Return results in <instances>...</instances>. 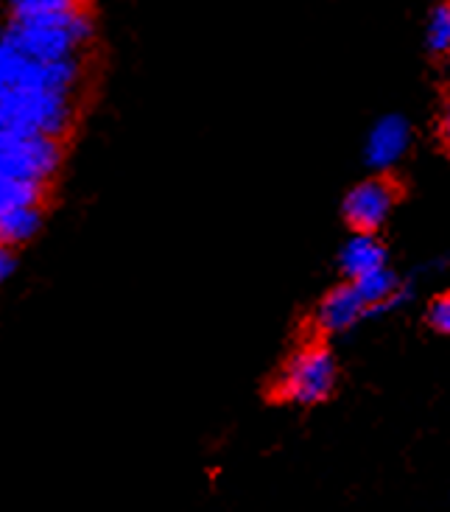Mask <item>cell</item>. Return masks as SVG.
<instances>
[{"label":"cell","instance_id":"obj_10","mask_svg":"<svg viewBox=\"0 0 450 512\" xmlns=\"http://www.w3.org/2000/svg\"><path fill=\"white\" fill-rule=\"evenodd\" d=\"M358 291H361V297L367 300L369 311H386V308H392V305L403 297V286H400V280L392 269H378V272H369V275L358 277L353 280Z\"/></svg>","mask_w":450,"mask_h":512},{"label":"cell","instance_id":"obj_13","mask_svg":"<svg viewBox=\"0 0 450 512\" xmlns=\"http://www.w3.org/2000/svg\"><path fill=\"white\" fill-rule=\"evenodd\" d=\"M82 0H12L14 17H40V14H59L79 9Z\"/></svg>","mask_w":450,"mask_h":512},{"label":"cell","instance_id":"obj_2","mask_svg":"<svg viewBox=\"0 0 450 512\" xmlns=\"http://www.w3.org/2000/svg\"><path fill=\"white\" fill-rule=\"evenodd\" d=\"M73 118V93L37 87H0V129L65 138Z\"/></svg>","mask_w":450,"mask_h":512},{"label":"cell","instance_id":"obj_16","mask_svg":"<svg viewBox=\"0 0 450 512\" xmlns=\"http://www.w3.org/2000/svg\"><path fill=\"white\" fill-rule=\"evenodd\" d=\"M439 135H442V140H445V146H450V101L445 104L442 118H439Z\"/></svg>","mask_w":450,"mask_h":512},{"label":"cell","instance_id":"obj_8","mask_svg":"<svg viewBox=\"0 0 450 512\" xmlns=\"http://www.w3.org/2000/svg\"><path fill=\"white\" fill-rule=\"evenodd\" d=\"M411 143V129L406 124V118H400V115H386L381 118L378 124L369 129V138H367V163L372 168H392L406 154Z\"/></svg>","mask_w":450,"mask_h":512},{"label":"cell","instance_id":"obj_4","mask_svg":"<svg viewBox=\"0 0 450 512\" xmlns=\"http://www.w3.org/2000/svg\"><path fill=\"white\" fill-rule=\"evenodd\" d=\"M62 160L59 138L42 132L0 129V177L3 180H51Z\"/></svg>","mask_w":450,"mask_h":512},{"label":"cell","instance_id":"obj_17","mask_svg":"<svg viewBox=\"0 0 450 512\" xmlns=\"http://www.w3.org/2000/svg\"><path fill=\"white\" fill-rule=\"evenodd\" d=\"M12 269H14V258H12V252H9V247H6V250L0 252V275L9 277L12 275Z\"/></svg>","mask_w":450,"mask_h":512},{"label":"cell","instance_id":"obj_5","mask_svg":"<svg viewBox=\"0 0 450 512\" xmlns=\"http://www.w3.org/2000/svg\"><path fill=\"white\" fill-rule=\"evenodd\" d=\"M79 82L76 56L59 62H37L17 48L0 42V87H37V90H65L73 93Z\"/></svg>","mask_w":450,"mask_h":512},{"label":"cell","instance_id":"obj_9","mask_svg":"<svg viewBox=\"0 0 450 512\" xmlns=\"http://www.w3.org/2000/svg\"><path fill=\"white\" fill-rule=\"evenodd\" d=\"M344 280H358V277L378 272L386 266V247L375 233H355L339 255Z\"/></svg>","mask_w":450,"mask_h":512},{"label":"cell","instance_id":"obj_14","mask_svg":"<svg viewBox=\"0 0 450 512\" xmlns=\"http://www.w3.org/2000/svg\"><path fill=\"white\" fill-rule=\"evenodd\" d=\"M428 48L434 54H450V3L437 6L428 23Z\"/></svg>","mask_w":450,"mask_h":512},{"label":"cell","instance_id":"obj_1","mask_svg":"<svg viewBox=\"0 0 450 512\" xmlns=\"http://www.w3.org/2000/svg\"><path fill=\"white\" fill-rule=\"evenodd\" d=\"M93 37V17L79 6L70 12L40 14V17H14L3 42L37 62L70 59L76 48Z\"/></svg>","mask_w":450,"mask_h":512},{"label":"cell","instance_id":"obj_12","mask_svg":"<svg viewBox=\"0 0 450 512\" xmlns=\"http://www.w3.org/2000/svg\"><path fill=\"white\" fill-rule=\"evenodd\" d=\"M45 185L34 180H3L0 177V210L40 208Z\"/></svg>","mask_w":450,"mask_h":512},{"label":"cell","instance_id":"obj_15","mask_svg":"<svg viewBox=\"0 0 450 512\" xmlns=\"http://www.w3.org/2000/svg\"><path fill=\"white\" fill-rule=\"evenodd\" d=\"M425 322H428V328H431V331L450 336V291L439 294V297H434V300L428 303Z\"/></svg>","mask_w":450,"mask_h":512},{"label":"cell","instance_id":"obj_3","mask_svg":"<svg viewBox=\"0 0 450 512\" xmlns=\"http://www.w3.org/2000/svg\"><path fill=\"white\" fill-rule=\"evenodd\" d=\"M336 378H339V367L330 347L311 342V345H302L280 370L274 381V398L314 406V403L328 401L336 387Z\"/></svg>","mask_w":450,"mask_h":512},{"label":"cell","instance_id":"obj_6","mask_svg":"<svg viewBox=\"0 0 450 512\" xmlns=\"http://www.w3.org/2000/svg\"><path fill=\"white\" fill-rule=\"evenodd\" d=\"M397 199H400V188L395 180L383 174L369 177L344 196V219L355 233H378L392 216Z\"/></svg>","mask_w":450,"mask_h":512},{"label":"cell","instance_id":"obj_11","mask_svg":"<svg viewBox=\"0 0 450 512\" xmlns=\"http://www.w3.org/2000/svg\"><path fill=\"white\" fill-rule=\"evenodd\" d=\"M40 224H42L40 208L0 210V238H3V247L26 244L28 238L37 236Z\"/></svg>","mask_w":450,"mask_h":512},{"label":"cell","instance_id":"obj_7","mask_svg":"<svg viewBox=\"0 0 450 512\" xmlns=\"http://www.w3.org/2000/svg\"><path fill=\"white\" fill-rule=\"evenodd\" d=\"M367 311L369 305L367 300L361 297L358 286H355L353 280H344L341 286H333V289L319 300L314 322L322 333H344L350 331L358 319L367 317Z\"/></svg>","mask_w":450,"mask_h":512}]
</instances>
